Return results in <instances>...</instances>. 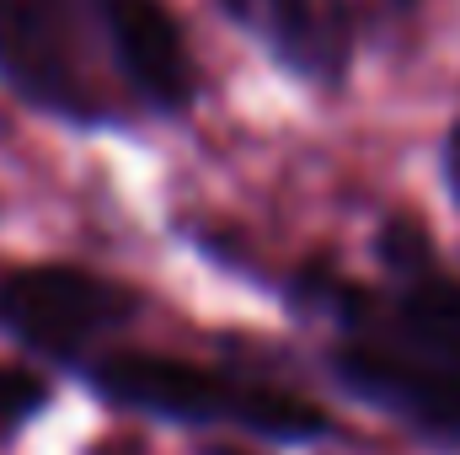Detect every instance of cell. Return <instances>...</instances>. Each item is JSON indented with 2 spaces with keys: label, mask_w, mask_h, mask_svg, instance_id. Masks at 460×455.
<instances>
[{
  "label": "cell",
  "mask_w": 460,
  "mask_h": 455,
  "mask_svg": "<svg viewBox=\"0 0 460 455\" xmlns=\"http://www.w3.org/2000/svg\"><path fill=\"white\" fill-rule=\"evenodd\" d=\"M385 290L353 284L343 273L311 263L289 273L284 295L300 317H316L338 327L343 338L385 343L412 359H429L439 370L460 375V279L434 257V241L423 236L418 220L396 215L375 236Z\"/></svg>",
  "instance_id": "6da1fadb"
},
{
  "label": "cell",
  "mask_w": 460,
  "mask_h": 455,
  "mask_svg": "<svg viewBox=\"0 0 460 455\" xmlns=\"http://www.w3.org/2000/svg\"><path fill=\"white\" fill-rule=\"evenodd\" d=\"M86 386L108 397L113 407L161 418V424H193V429H241L273 445H305L327 440L332 418L305 402L300 391L262 386L252 375H230L209 364L166 359V353H139V348H108L81 364Z\"/></svg>",
  "instance_id": "7a4b0ae2"
},
{
  "label": "cell",
  "mask_w": 460,
  "mask_h": 455,
  "mask_svg": "<svg viewBox=\"0 0 460 455\" xmlns=\"http://www.w3.org/2000/svg\"><path fill=\"white\" fill-rule=\"evenodd\" d=\"M0 86L75 129L128 113L102 59L92 0H0Z\"/></svg>",
  "instance_id": "3957f363"
},
{
  "label": "cell",
  "mask_w": 460,
  "mask_h": 455,
  "mask_svg": "<svg viewBox=\"0 0 460 455\" xmlns=\"http://www.w3.org/2000/svg\"><path fill=\"white\" fill-rule=\"evenodd\" d=\"M139 317V295L75 263H27L0 273V333L32 359L81 370Z\"/></svg>",
  "instance_id": "277c9868"
},
{
  "label": "cell",
  "mask_w": 460,
  "mask_h": 455,
  "mask_svg": "<svg viewBox=\"0 0 460 455\" xmlns=\"http://www.w3.org/2000/svg\"><path fill=\"white\" fill-rule=\"evenodd\" d=\"M102 59L128 113L182 118L199 103L193 49L166 0H92Z\"/></svg>",
  "instance_id": "5b68a950"
},
{
  "label": "cell",
  "mask_w": 460,
  "mask_h": 455,
  "mask_svg": "<svg viewBox=\"0 0 460 455\" xmlns=\"http://www.w3.org/2000/svg\"><path fill=\"white\" fill-rule=\"evenodd\" d=\"M327 375L343 386L353 402L396 418L402 429L460 451V375L439 370L429 359H412L385 343L343 338L327 353Z\"/></svg>",
  "instance_id": "8992f818"
},
{
  "label": "cell",
  "mask_w": 460,
  "mask_h": 455,
  "mask_svg": "<svg viewBox=\"0 0 460 455\" xmlns=\"http://www.w3.org/2000/svg\"><path fill=\"white\" fill-rule=\"evenodd\" d=\"M230 27H241L273 65L311 86H343L353 70L358 16L353 0H215Z\"/></svg>",
  "instance_id": "52a82bcc"
},
{
  "label": "cell",
  "mask_w": 460,
  "mask_h": 455,
  "mask_svg": "<svg viewBox=\"0 0 460 455\" xmlns=\"http://www.w3.org/2000/svg\"><path fill=\"white\" fill-rule=\"evenodd\" d=\"M49 407V380L16 364H0V445L16 440L38 413Z\"/></svg>",
  "instance_id": "ba28073f"
},
{
  "label": "cell",
  "mask_w": 460,
  "mask_h": 455,
  "mask_svg": "<svg viewBox=\"0 0 460 455\" xmlns=\"http://www.w3.org/2000/svg\"><path fill=\"white\" fill-rule=\"evenodd\" d=\"M439 177H445V188H450V199H456V210H460V118L450 123V134L439 145Z\"/></svg>",
  "instance_id": "9c48e42d"
}]
</instances>
